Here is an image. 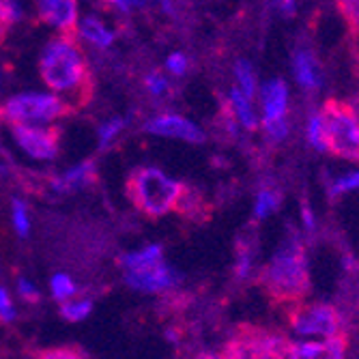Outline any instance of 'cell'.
Masks as SVG:
<instances>
[{"label":"cell","mask_w":359,"mask_h":359,"mask_svg":"<svg viewBox=\"0 0 359 359\" xmlns=\"http://www.w3.org/2000/svg\"><path fill=\"white\" fill-rule=\"evenodd\" d=\"M263 284L276 297L295 299L308 290V260L297 237H290L273 254L263 271Z\"/></svg>","instance_id":"2"},{"label":"cell","mask_w":359,"mask_h":359,"mask_svg":"<svg viewBox=\"0 0 359 359\" xmlns=\"http://www.w3.org/2000/svg\"><path fill=\"white\" fill-rule=\"evenodd\" d=\"M260 102H263V123L286 118L288 86L282 80H269L260 88Z\"/></svg>","instance_id":"12"},{"label":"cell","mask_w":359,"mask_h":359,"mask_svg":"<svg viewBox=\"0 0 359 359\" xmlns=\"http://www.w3.org/2000/svg\"><path fill=\"white\" fill-rule=\"evenodd\" d=\"M39 18L62 35L78 26V0H35Z\"/></svg>","instance_id":"11"},{"label":"cell","mask_w":359,"mask_h":359,"mask_svg":"<svg viewBox=\"0 0 359 359\" xmlns=\"http://www.w3.org/2000/svg\"><path fill=\"white\" fill-rule=\"evenodd\" d=\"M263 127H265V134L271 140H284L288 136V123H286V118L271 121V123H263Z\"/></svg>","instance_id":"32"},{"label":"cell","mask_w":359,"mask_h":359,"mask_svg":"<svg viewBox=\"0 0 359 359\" xmlns=\"http://www.w3.org/2000/svg\"><path fill=\"white\" fill-rule=\"evenodd\" d=\"M127 125V121L125 118H112V121H108V123H104L102 127H100V144L102 147H108V144H112L114 140H116V136L123 132V127Z\"/></svg>","instance_id":"26"},{"label":"cell","mask_w":359,"mask_h":359,"mask_svg":"<svg viewBox=\"0 0 359 359\" xmlns=\"http://www.w3.org/2000/svg\"><path fill=\"white\" fill-rule=\"evenodd\" d=\"M78 30H80V37L86 39L88 43H93L95 48H110L114 41V32L95 15H86L78 22Z\"/></svg>","instance_id":"15"},{"label":"cell","mask_w":359,"mask_h":359,"mask_svg":"<svg viewBox=\"0 0 359 359\" xmlns=\"http://www.w3.org/2000/svg\"><path fill=\"white\" fill-rule=\"evenodd\" d=\"M292 67H295V78L302 88L312 90L320 84V69L316 65V58L310 52H297L295 60H292Z\"/></svg>","instance_id":"16"},{"label":"cell","mask_w":359,"mask_h":359,"mask_svg":"<svg viewBox=\"0 0 359 359\" xmlns=\"http://www.w3.org/2000/svg\"><path fill=\"white\" fill-rule=\"evenodd\" d=\"M297 3H299V0H273L276 9L280 13H284V15H292V13H295L297 11Z\"/></svg>","instance_id":"36"},{"label":"cell","mask_w":359,"mask_h":359,"mask_svg":"<svg viewBox=\"0 0 359 359\" xmlns=\"http://www.w3.org/2000/svg\"><path fill=\"white\" fill-rule=\"evenodd\" d=\"M166 67H168V72H170V74H175V76H183V74L187 72V67H189V60H187V56H185V54L175 52V54H170V56H168Z\"/></svg>","instance_id":"33"},{"label":"cell","mask_w":359,"mask_h":359,"mask_svg":"<svg viewBox=\"0 0 359 359\" xmlns=\"http://www.w3.org/2000/svg\"><path fill=\"white\" fill-rule=\"evenodd\" d=\"M110 5H114L116 9L129 13V11H134V9H140V7H147L151 0H108Z\"/></svg>","instance_id":"35"},{"label":"cell","mask_w":359,"mask_h":359,"mask_svg":"<svg viewBox=\"0 0 359 359\" xmlns=\"http://www.w3.org/2000/svg\"><path fill=\"white\" fill-rule=\"evenodd\" d=\"M69 106L56 93H35L26 90L18 93L5 102L3 116L9 123H30V125H43L67 114Z\"/></svg>","instance_id":"5"},{"label":"cell","mask_w":359,"mask_h":359,"mask_svg":"<svg viewBox=\"0 0 359 359\" xmlns=\"http://www.w3.org/2000/svg\"><path fill=\"white\" fill-rule=\"evenodd\" d=\"M164 340L168 342V344H179L181 342V332L179 330H175V327H168V330H164Z\"/></svg>","instance_id":"37"},{"label":"cell","mask_w":359,"mask_h":359,"mask_svg":"<svg viewBox=\"0 0 359 359\" xmlns=\"http://www.w3.org/2000/svg\"><path fill=\"white\" fill-rule=\"evenodd\" d=\"M306 132H308V142H310L312 149H316V151H320V153L327 151V144H325V123H323L320 110L310 114Z\"/></svg>","instance_id":"22"},{"label":"cell","mask_w":359,"mask_h":359,"mask_svg":"<svg viewBox=\"0 0 359 359\" xmlns=\"http://www.w3.org/2000/svg\"><path fill=\"white\" fill-rule=\"evenodd\" d=\"M93 179H95V164L93 161H80V164L72 166L65 175L54 179L52 187L58 194H67V191H76V189L86 187L88 183H93Z\"/></svg>","instance_id":"13"},{"label":"cell","mask_w":359,"mask_h":359,"mask_svg":"<svg viewBox=\"0 0 359 359\" xmlns=\"http://www.w3.org/2000/svg\"><path fill=\"white\" fill-rule=\"evenodd\" d=\"M50 295L58 304H62V302H67V299L78 295V284L67 273H54L52 280H50Z\"/></svg>","instance_id":"20"},{"label":"cell","mask_w":359,"mask_h":359,"mask_svg":"<svg viewBox=\"0 0 359 359\" xmlns=\"http://www.w3.org/2000/svg\"><path fill=\"white\" fill-rule=\"evenodd\" d=\"M39 359H84V357L74 348H52L41 353Z\"/></svg>","instance_id":"34"},{"label":"cell","mask_w":359,"mask_h":359,"mask_svg":"<svg viewBox=\"0 0 359 359\" xmlns=\"http://www.w3.org/2000/svg\"><path fill=\"white\" fill-rule=\"evenodd\" d=\"M235 271H237V278H239V280H248V278L252 276V271H254V256H252V252L243 250V252L239 254Z\"/></svg>","instance_id":"31"},{"label":"cell","mask_w":359,"mask_h":359,"mask_svg":"<svg viewBox=\"0 0 359 359\" xmlns=\"http://www.w3.org/2000/svg\"><path fill=\"white\" fill-rule=\"evenodd\" d=\"M290 330L297 338H332L338 332L336 310L325 304L304 306L292 312Z\"/></svg>","instance_id":"6"},{"label":"cell","mask_w":359,"mask_h":359,"mask_svg":"<svg viewBox=\"0 0 359 359\" xmlns=\"http://www.w3.org/2000/svg\"><path fill=\"white\" fill-rule=\"evenodd\" d=\"M144 129L153 136L175 138V140H183V142H191V144H201L205 140L203 129L194 121L179 116V114H157L147 121Z\"/></svg>","instance_id":"9"},{"label":"cell","mask_w":359,"mask_h":359,"mask_svg":"<svg viewBox=\"0 0 359 359\" xmlns=\"http://www.w3.org/2000/svg\"><path fill=\"white\" fill-rule=\"evenodd\" d=\"M338 7L346 20L348 32H351V41L355 56L359 60V0H338Z\"/></svg>","instance_id":"18"},{"label":"cell","mask_w":359,"mask_h":359,"mask_svg":"<svg viewBox=\"0 0 359 359\" xmlns=\"http://www.w3.org/2000/svg\"><path fill=\"white\" fill-rule=\"evenodd\" d=\"M231 112L241 127H245V129L258 127V116H256V110L252 106V100L248 95H243L239 88L231 90Z\"/></svg>","instance_id":"17"},{"label":"cell","mask_w":359,"mask_h":359,"mask_svg":"<svg viewBox=\"0 0 359 359\" xmlns=\"http://www.w3.org/2000/svg\"><path fill=\"white\" fill-rule=\"evenodd\" d=\"M325 123V144L336 157L359 161V116L344 102H327L320 110Z\"/></svg>","instance_id":"4"},{"label":"cell","mask_w":359,"mask_h":359,"mask_svg":"<svg viewBox=\"0 0 359 359\" xmlns=\"http://www.w3.org/2000/svg\"><path fill=\"white\" fill-rule=\"evenodd\" d=\"M15 318H18V310L11 302L9 290L5 286H0V323L11 325L15 323Z\"/></svg>","instance_id":"27"},{"label":"cell","mask_w":359,"mask_h":359,"mask_svg":"<svg viewBox=\"0 0 359 359\" xmlns=\"http://www.w3.org/2000/svg\"><path fill=\"white\" fill-rule=\"evenodd\" d=\"M15 288H18V295H20L26 304H37V302L41 299L37 284H32L28 278H18Z\"/></svg>","instance_id":"29"},{"label":"cell","mask_w":359,"mask_h":359,"mask_svg":"<svg viewBox=\"0 0 359 359\" xmlns=\"http://www.w3.org/2000/svg\"><path fill=\"white\" fill-rule=\"evenodd\" d=\"M11 134L15 144L32 159L48 161L58 153V132L43 125L30 123H11Z\"/></svg>","instance_id":"7"},{"label":"cell","mask_w":359,"mask_h":359,"mask_svg":"<svg viewBox=\"0 0 359 359\" xmlns=\"http://www.w3.org/2000/svg\"><path fill=\"white\" fill-rule=\"evenodd\" d=\"M159 260H164V248H161L159 243H149L140 250L123 254L121 267H123V271H138V269H144L149 265L159 263Z\"/></svg>","instance_id":"14"},{"label":"cell","mask_w":359,"mask_h":359,"mask_svg":"<svg viewBox=\"0 0 359 359\" xmlns=\"http://www.w3.org/2000/svg\"><path fill=\"white\" fill-rule=\"evenodd\" d=\"M181 183L157 168H140L129 181V196L149 217L170 213L181 198Z\"/></svg>","instance_id":"3"},{"label":"cell","mask_w":359,"mask_h":359,"mask_svg":"<svg viewBox=\"0 0 359 359\" xmlns=\"http://www.w3.org/2000/svg\"><path fill=\"white\" fill-rule=\"evenodd\" d=\"M144 86H147V90L153 95V97H164L166 93H168V80L161 76V74H149L147 78H144Z\"/></svg>","instance_id":"30"},{"label":"cell","mask_w":359,"mask_h":359,"mask_svg":"<svg viewBox=\"0 0 359 359\" xmlns=\"http://www.w3.org/2000/svg\"><path fill=\"white\" fill-rule=\"evenodd\" d=\"M123 278L129 288L144 292V295H161V292L172 290L181 282V273L170 267L166 260H159V263L138 271H123Z\"/></svg>","instance_id":"8"},{"label":"cell","mask_w":359,"mask_h":359,"mask_svg":"<svg viewBox=\"0 0 359 359\" xmlns=\"http://www.w3.org/2000/svg\"><path fill=\"white\" fill-rule=\"evenodd\" d=\"M39 72L48 88L56 95H74L84 90L88 72L80 48L67 37L60 35L52 39L39 58Z\"/></svg>","instance_id":"1"},{"label":"cell","mask_w":359,"mask_h":359,"mask_svg":"<svg viewBox=\"0 0 359 359\" xmlns=\"http://www.w3.org/2000/svg\"><path fill=\"white\" fill-rule=\"evenodd\" d=\"M332 196H340V194H346V191H353V189H359V170L357 172H351V175H344L340 179H336L330 187Z\"/></svg>","instance_id":"28"},{"label":"cell","mask_w":359,"mask_h":359,"mask_svg":"<svg viewBox=\"0 0 359 359\" xmlns=\"http://www.w3.org/2000/svg\"><path fill=\"white\" fill-rule=\"evenodd\" d=\"M11 222L15 228L18 237H28L30 235V215H28V207L24 205V201H13L11 203Z\"/></svg>","instance_id":"24"},{"label":"cell","mask_w":359,"mask_h":359,"mask_svg":"<svg viewBox=\"0 0 359 359\" xmlns=\"http://www.w3.org/2000/svg\"><path fill=\"white\" fill-rule=\"evenodd\" d=\"M235 78H237V88L252 100V97L256 95L258 82H256L254 67H252V65H250L248 60H239V62L235 65Z\"/></svg>","instance_id":"21"},{"label":"cell","mask_w":359,"mask_h":359,"mask_svg":"<svg viewBox=\"0 0 359 359\" xmlns=\"http://www.w3.org/2000/svg\"><path fill=\"white\" fill-rule=\"evenodd\" d=\"M22 3L20 0H0V26H11L22 20Z\"/></svg>","instance_id":"25"},{"label":"cell","mask_w":359,"mask_h":359,"mask_svg":"<svg viewBox=\"0 0 359 359\" xmlns=\"http://www.w3.org/2000/svg\"><path fill=\"white\" fill-rule=\"evenodd\" d=\"M93 312V302L86 297H72L60 304V316L69 323H82L90 316Z\"/></svg>","instance_id":"19"},{"label":"cell","mask_w":359,"mask_h":359,"mask_svg":"<svg viewBox=\"0 0 359 359\" xmlns=\"http://www.w3.org/2000/svg\"><path fill=\"white\" fill-rule=\"evenodd\" d=\"M280 359H344V342L332 338H302L286 344Z\"/></svg>","instance_id":"10"},{"label":"cell","mask_w":359,"mask_h":359,"mask_svg":"<svg viewBox=\"0 0 359 359\" xmlns=\"http://www.w3.org/2000/svg\"><path fill=\"white\" fill-rule=\"evenodd\" d=\"M280 205V196L271 189H263L256 194V203H254V217L256 219H265L271 213H276Z\"/></svg>","instance_id":"23"},{"label":"cell","mask_w":359,"mask_h":359,"mask_svg":"<svg viewBox=\"0 0 359 359\" xmlns=\"http://www.w3.org/2000/svg\"><path fill=\"white\" fill-rule=\"evenodd\" d=\"M302 217H304V226H306V231H314V224H316V219H314V213H312V209L304 207V211H302Z\"/></svg>","instance_id":"38"}]
</instances>
